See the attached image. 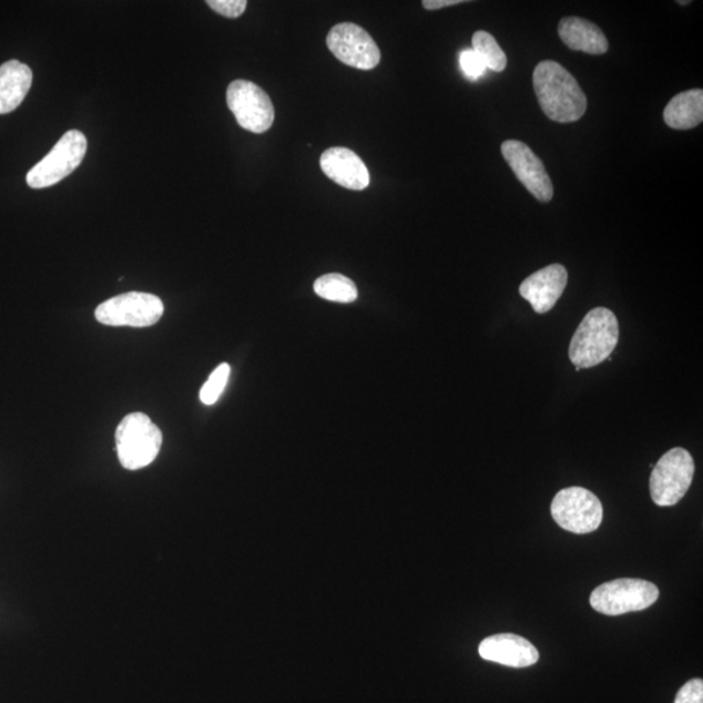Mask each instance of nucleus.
<instances>
[{"label": "nucleus", "instance_id": "obj_10", "mask_svg": "<svg viewBox=\"0 0 703 703\" xmlns=\"http://www.w3.org/2000/svg\"><path fill=\"white\" fill-rule=\"evenodd\" d=\"M327 48L352 69L369 71L380 62V51L373 37L361 27L343 22L327 35Z\"/></svg>", "mask_w": 703, "mask_h": 703}, {"label": "nucleus", "instance_id": "obj_25", "mask_svg": "<svg viewBox=\"0 0 703 703\" xmlns=\"http://www.w3.org/2000/svg\"><path fill=\"white\" fill-rule=\"evenodd\" d=\"M690 3L691 2H686V0H685V2H677V4H680V6H686V4H690Z\"/></svg>", "mask_w": 703, "mask_h": 703}, {"label": "nucleus", "instance_id": "obj_16", "mask_svg": "<svg viewBox=\"0 0 703 703\" xmlns=\"http://www.w3.org/2000/svg\"><path fill=\"white\" fill-rule=\"evenodd\" d=\"M33 82L27 64L10 61L0 65V115L10 114L26 100Z\"/></svg>", "mask_w": 703, "mask_h": 703}, {"label": "nucleus", "instance_id": "obj_13", "mask_svg": "<svg viewBox=\"0 0 703 703\" xmlns=\"http://www.w3.org/2000/svg\"><path fill=\"white\" fill-rule=\"evenodd\" d=\"M482 660L507 665V668L526 669L540 660V653L532 642L518 634L500 633L485 639L478 648Z\"/></svg>", "mask_w": 703, "mask_h": 703}, {"label": "nucleus", "instance_id": "obj_9", "mask_svg": "<svg viewBox=\"0 0 703 703\" xmlns=\"http://www.w3.org/2000/svg\"><path fill=\"white\" fill-rule=\"evenodd\" d=\"M227 104L245 131L264 133L272 129L275 121L274 104L264 89L254 82L232 81L227 89Z\"/></svg>", "mask_w": 703, "mask_h": 703}, {"label": "nucleus", "instance_id": "obj_11", "mask_svg": "<svg viewBox=\"0 0 703 703\" xmlns=\"http://www.w3.org/2000/svg\"><path fill=\"white\" fill-rule=\"evenodd\" d=\"M502 154L519 182L540 202H550L553 197L551 179L543 163L532 149L518 140H507L502 144Z\"/></svg>", "mask_w": 703, "mask_h": 703}, {"label": "nucleus", "instance_id": "obj_12", "mask_svg": "<svg viewBox=\"0 0 703 703\" xmlns=\"http://www.w3.org/2000/svg\"><path fill=\"white\" fill-rule=\"evenodd\" d=\"M568 283V273L563 265L546 266L528 276L519 288L522 298L532 305L538 314L550 312L562 297Z\"/></svg>", "mask_w": 703, "mask_h": 703}, {"label": "nucleus", "instance_id": "obj_6", "mask_svg": "<svg viewBox=\"0 0 703 703\" xmlns=\"http://www.w3.org/2000/svg\"><path fill=\"white\" fill-rule=\"evenodd\" d=\"M86 151L84 133L77 130L65 132L52 151L28 172V185L33 190H43L61 183L80 166Z\"/></svg>", "mask_w": 703, "mask_h": 703}, {"label": "nucleus", "instance_id": "obj_23", "mask_svg": "<svg viewBox=\"0 0 703 703\" xmlns=\"http://www.w3.org/2000/svg\"><path fill=\"white\" fill-rule=\"evenodd\" d=\"M675 703H703V680L692 679L676 695Z\"/></svg>", "mask_w": 703, "mask_h": 703}, {"label": "nucleus", "instance_id": "obj_17", "mask_svg": "<svg viewBox=\"0 0 703 703\" xmlns=\"http://www.w3.org/2000/svg\"><path fill=\"white\" fill-rule=\"evenodd\" d=\"M664 123L672 130L695 129L703 121V92L692 89L680 93L670 101L663 112Z\"/></svg>", "mask_w": 703, "mask_h": 703}, {"label": "nucleus", "instance_id": "obj_20", "mask_svg": "<svg viewBox=\"0 0 703 703\" xmlns=\"http://www.w3.org/2000/svg\"><path fill=\"white\" fill-rule=\"evenodd\" d=\"M231 368L230 365L224 363L218 366L208 377L204 387L201 388L200 399L206 406H213L220 400L221 395L226 388L230 379Z\"/></svg>", "mask_w": 703, "mask_h": 703}, {"label": "nucleus", "instance_id": "obj_15", "mask_svg": "<svg viewBox=\"0 0 703 703\" xmlns=\"http://www.w3.org/2000/svg\"><path fill=\"white\" fill-rule=\"evenodd\" d=\"M558 32L568 48L587 52L590 55H602L609 51V42L604 33L593 22L570 17L560 20Z\"/></svg>", "mask_w": 703, "mask_h": 703}, {"label": "nucleus", "instance_id": "obj_7", "mask_svg": "<svg viewBox=\"0 0 703 703\" xmlns=\"http://www.w3.org/2000/svg\"><path fill=\"white\" fill-rule=\"evenodd\" d=\"M164 313V305L159 296L145 292H129L109 298L95 309V319L102 325L112 327H151Z\"/></svg>", "mask_w": 703, "mask_h": 703}, {"label": "nucleus", "instance_id": "obj_3", "mask_svg": "<svg viewBox=\"0 0 703 703\" xmlns=\"http://www.w3.org/2000/svg\"><path fill=\"white\" fill-rule=\"evenodd\" d=\"M119 461L129 470H139L151 466L159 456L162 431L145 414L134 412L125 416L115 432Z\"/></svg>", "mask_w": 703, "mask_h": 703}, {"label": "nucleus", "instance_id": "obj_18", "mask_svg": "<svg viewBox=\"0 0 703 703\" xmlns=\"http://www.w3.org/2000/svg\"><path fill=\"white\" fill-rule=\"evenodd\" d=\"M314 292L328 302L349 304L357 300L358 291L355 282L342 274H327L314 283Z\"/></svg>", "mask_w": 703, "mask_h": 703}, {"label": "nucleus", "instance_id": "obj_4", "mask_svg": "<svg viewBox=\"0 0 703 703\" xmlns=\"http://www.w3.org/2000/svg\"><path fill=\"white\" fill-rule=\"evenodd\" d=\"M694 460L685 448H672L653 467L650 476V493L660 507H672L690 490L694 477Z\"/></svg>", "mask_w": 703, "mask_h": 703}, {"label": "nucleus", "instance_id": "obj_8", "mask_svg": "<svg viewBox=\"0 0 703 703\" xmlns=\"http://www.w3.org/2000/svg\"><path fill=\"white\" fill-rule=\"evenodd\" d=\"M552 519L574 534H588L601 527L603 506L592 491L568 488L559 491L551 503Z\"/></svg>", "mask_w": 703, "mask_h": 703}, {"label": "nucleus", "instance_id": "obj_22", "mask_svg": "<svg viewBox=\"0 0 703 703\" xmlns=\"http://www.w3.org/2000/svg\"><path fill=\"white\" fill-rule=\"evenodd\" d=\"M460 65L463 73L472 80L481 78L486 71V67L481 61V58L476 54L473 49L461 51Z\"/></svg>", "mask_w": 703, "mask_h": 703}, {"label": "nucleus", "instance_id": "obj_19", "mask_svg": "<svg viewBox=\"0 0 703 703\" xmlns=\"http://www.w3.org/2000/svg\"><path fill=\"white\" fill-rule=\"evenodd\" d=\"M472 43L473 50L481 58L486 70L489 69L493 72H503L506 70L507 55L490 33L485 31L476 32Z\"/></svg>", "mask_w": 703, "mask_h": 703}, {"label": "nucleus", "instance_id": "obj_2", "mask_svg": "<svg viewBox=\"0 0 703 703\" xmlns=\"http://www.w3.org/2000/svg\"><path fill=\"white\" fill-rule=\"evenodd\" d=\"M619 342L615 314L608 308H594L581 320L572 336L570 358L575 368L589 369L608 360Z\"/></svg>", "mask_w": 703, "mask_h": 703}, {"label": "nucleus", "instance_id": "obj_5", "mask_svg": "<svg viewBox=\"0 0 703 703\" xmlns=\"http://www.w3.org/2000/svg\"><path fill=\"white\" fill-rule=\"evenodd\" d=\"M660 598L653 582L639 579H619L604 582L590 595L592 608L604 615L619 617L643 611Z\"/></svg>", "mask_w": 703, "mask_h": 703}, {"label": "nucleus", "instance_id": "obj_24", "mask_svg": "<svg viewBox=\"0 0 703 703\" xmlns=\"http://www.w3.org/2000/svg\"><path fill=\"white\" fill-rule=\"evenodd\" d=\"M461 3L466 2H463V0H424L422 6L425 10L437 11L440 9H446V7Z\"/></svg>", "mask_w": 703, "mask_h": 703}, {"label": "nucleus", "instance_id": "obj_21", "mask_svg": "<svg viewBox=\"0 0 703 703\" xmlns=\"http://www.w3.org/2000/svg\"><path fill=\"white\" fill-rule=\"evenodd\" d=\"M206 4L213 11L230 19L241 18L246 10V0H207Z\"/></svg>", "mask_w": 703, "mask_h": 703}, {"label": "nucleus", "instance_id": "obj_14", "mask_svg": "<svg viewBox=\"0 0 703 703\" xmlns=\"http://www.w3.org/2000/svg\"><path fill=\"white\" fill-rule=\"evenodd\" d=\"M320 169L333 182L350 191H364L370 184L368 167L355 152L346 147L328 149L320 156Z\"/></svg>", "mask_w": 703, "mask_h": 703}, {"label": "nucleus", "instance_id": "obj_1", "mask_svg": "<svg viewBox=\"0 0 703 703\" xmlns=\"http://www.w3.org/2000/svg\"><path fill=\"white\" fill-rule=\"evenodd\" d=\"M533 86L544 115L557 123H574L585 115L587 95L563 65L543 61L533 72Z\"/></svg>", "mask_w": 703, "mask_h": 703}]
</instances>
